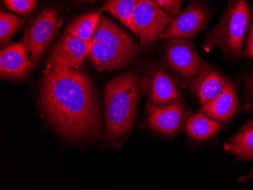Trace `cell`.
I'll list each match as a JSON object with an SVG mask.
<instances>
[{"instance_id": "obj_10", "label": "cell", "mask_w": 253, "mask_h": 190, "mask_svg": "<svg viewBox=\"0 0 253 190\" xmlns=\"http://www.w3.org/2000/svg\"><path fill=\"white\" fill-rule=\"evenodd\" d=\"M60 26L61 21L56 11L49 8L43 10L28 28L23 39L31 53L34 65L41 60Z\"/></svg>"}, {"instance_id": "obj_14", "label": "cell", "mask_w": 253, "mask_h": 190, "mask_svg": "<svg viewBox=\"0 0 253 190\" xmlns=\"http://www.w3.org/2000/svg\"><path fill=\"white\" fill-rule=\"evenodd\" d=\"M239 97L237 88L227 79L222 93L212 101L201 106V112L214 120L226 123L235 116L239 108Z\"/></svg>"}, {"instance_id": "obj_24", "label": "cell", "mask_w": 253, "mask_h": 190, "mask_svg": "<svg viewBox=\"0 0 253 190\" xmlns=\"http://www.w3.org/2000/svg\"><path fill=\"white\" fill-rule=\"evenodd\" d=\"M247 180H252L253 181V169L250 170V174L246 176V177H241L239 180V182H242V181H247Z\"/></svg>"}, {"instance_id": "obj_3", "label": "cell", "mask_w": 253, "mask_h": 190, "mask_svg": "<svg viewBox=\"0 0 253 190\" xmlns=\"http://www.w3.org/2000/svg\"><path fill=\"white\" fill-rule=\"evenodd\" d=\"M89 43L88 59L99 72H112L129 66L140 52V46L134 39L106 16H101Z\"/></svg>"}, {"instance_id": "obj_17", "label": "cell", "mask_w": 253, "mask_h": 190, "mask_svg": "<svg viewBox=\"0 0 253 190\" xmlns=\"http://www.w3.org/2000/svg\"><path fill=\"white\" fill-rule=\"evenodd\" d=\"M140 0H108L100 11L108 12L138 36L133 15Z\"/></svg>"}, {"instance_id": "obj_20", "label": "cell", "mask_w": 253, "mask_h": 190, "mask_svg": "<svg viewBox=\"0 0 253 190\" xmlns=\"http://www.w3.org/2000/svg\"><path fill=\"white\" fill-rule=\"evenodd\" d=\"M3 3L8 9L20 15H27L36 6L37 0H3Z\"/></svg>"}, {"instance_id": "obj_9", "label": "cell", "mask_w": 253, "mask_h": 190, "mask_svg": "<svg viewBox=\"0 0 253 190\" xmlns=\"http://www.w3.org/2000/svg\"><path fill=\"white\" fill-rule=\"evenodd\" d=\"M190 109L183 100L158 106L148 102L146 120L153 131L165 136L178 133L185 125Z\"/></svg>"}, {"instance_id": "obj_1", "label": "cell", "mask_w": 253, "mask_h": 190, "mask_svg": "<svg viewBox=\"0 0 253 190\" xmlns=\"http://www.w3.org/2000/svg\"><path fill=\"white\" fill-rule=\"evenodd\" d=\"M41 105L54 128L74 140H100L102 117L93 82L80 69L44 75Z\"/></svg>"}, {"instance_id": "obj_13", "label": "cell", "mask_w": 253, "mask_h": 190, "mask_svg": "<svg viewBox=\"0 0 253 190\" xmlns=\"http://www.w3.org/2000/svg\"><path fill=\"white\" fill-rule=\"evenodd\" d=\"M28 47L25 42L11 44L1 50L0 75L5 79L21 80L34 69V64L28 59Z\"/></svg>"}, {"instance_id": "obj_8", "label": "cell", "mask_w": 253, "mask_h": 190, "mask_svg": "<svg viewBox=\"0 0 253 190\" xmlns=\"http://www.w3.org/2000/svg\"><path fill=\"white\" fill-rule=\"evenodd\" d=\"M209 11L201 0H192L183 11L172 18L165 31L166 40L183 38L193 39L207 28Z\"/></svg>"}, {"instance_id": "obj_23", "label": "cell", "mask_w": 253, "mask_h": 190, "mask_svg": "<svg viewBox=\"0 0 253 190\" xmlns=\"http://www.w3.org/2000/svg\"><path fill=\"white\" fill-rule=\"evenodd\" d=\"M244 56L253 60V14L250 21V28L248 38L244 51Z\"/></svg>"}, {"instance_id": "obj_22", "label": "cell", "mask_w": 253, "mask_h": 190, "mask_svg": "<svg viewBox=\"0 0 253 190\" xmlns=\"http://www.w3.org/2000/svg\"><path fill=\"white\" fill-rule=\"evenodd\" d=\"M245 86V96L247 104L253 109V73L247 72L243 76Z\"/></svg>"}, {"instance_id": "obj_11", "label": "cell", "mask_w": 253, "mask_h": 190, "mask_svg": "<svg viewBox=\"0 0 253 190\" xmlns=\"http://www.w3.org/2000/svg\"><path fill=\"white\" fill-rule=\"evenodd\" d=\"M89 51V42L65 35L52 50L44 75L55 70L81 69Z\"/></svg>"}, {"instance_id": "obj_12", "label": "cell", "mask_w": 253, "mask_h": 190, "mask_svg": "<svg viewBox=\"0 0 253 190\" xmlns=\"http://www.w3.org/2000/svg\"><path fill=\"white\" fill-rule=\"evenodd\" d=\"M224 75L206 62L199 75L189 85L190 92L200 106H204L219 96L227 83Z\"/></svg>"}, {"instance_id": "obj_4", "label": "cell", "mask_w": 253, "mask_h": 190, "mask_svg": "<svg viewBox=\"0 0 253 190\" xmlns=\"http://www.w3.org/2000/svg\"><path fill=\"white\" fill-rule=\"evenodd\" d=\"M253 14L247 0H230L219 22L206 35L202 49L210 52L217 47L229 59H241Z\"/></svg>"}, {"instance_id": "obj_16", "label": "cell", "mask_w": 253, "mask_h": 190, "mask_svg": "<svg viewBox=\"0 0 253 190\" xmlns=\"http://www.w3.org/2000/svg\"><path fill=\"white\" fill-rule=\"evenodd\" d=\"M223 127V123L214 120L200 111L189 115L183 130L186 135L192 140L202 141L215 135Z\"/></svg>"}, {"instance_id": "obj_18", "label": "cell", "mask_w": 253, "mask_h": 190, "mask_svg": "<svg viewBox=\"0 0 253 190\" xmlns=\"http://www.w3.org/2000/svg\"><path fill=\"white\" fill-rule=\"evenodd\" d=\"M101 16L102 12L100 10L82 15L68 27L65 35L75 37L89 42L94 35Z\"/></svg>"}, {"instance_id": "obj_25", "label": "cell", "mask_w": 253, "mask_h": 190, "mask_svg": "<svg viewBox=\"0 0 253 190\" xmlns=\"http://www.w3.org/2000/svg\"><path fill=\"white\" fill-rule=\"evenodd\" d=\"M77 2H93L95 0H76Z\"/></svg>"}, {"instance_id": "obj_2", "label": "cell", "mask_w": 253, "mask_h": 190, "mask_svg": "<svg viewBox=\"0 0 253 190\" xmlns=\"http://www.w3.org/2000/svg\"><path fill=\"white\" fill-rule=\"evenodd\" d=\"M140 80L135 70L112 79L105 91V139L120 144L134 124L140 98Z\"/></svg>"}, {"instance_id": "obj_21", "label": "cell", "mask_w": 253, "mask_h": 190, "mask_svg": "<svg viewBox=\"0 0 253 190\" xmlns=\"http://www.w3.org/2000/svg\"><path fill=\"white\" fill-rule=\"evenodd\" d=\"M153 5L163 10L170 16H176L180 12L184 0H149Z\"/></svg>"}, {"instance_id": "obj_15", "label": "cell", "mask_w": 253, "mask_h": 190, "mask_svg": "<svg viewBox=\"0 0 253 190\" xmlns=\"http://www.w3.org/2000/svg\"><path fill=\"white\" fill-rule=\"evenodd\" d=\"M224 150L238 161H253V120L246 121L224 143Z\"/></svg>"}, {"instance_id": "obj_19", "label": "cell", "mask_w": 253, "mask_h": 190, "mask_svg": "<svg viewBox=\"0 0 253 190\" xmlns=\"http://www.w3.org/2000/svg\"><path fill=\"white\" fill-rule=\"evenodd\" d=\"M24 25V21L16 15L1 11L0 14V42L3 45L8 42L15 33Z\"/></svg>"}, {"instance_id": "obj_5", "label": "cell", "mask_w": 253, "mask_h": 190, "mask_svg": "<svg viewBox=\"0 0 253 190\" xmlns=\"http://www.w3.org/2000/svg\"><path fill=\"white\" fill-rule=\"evenodd\" d=\"M140 86L149 103L164 106L183 100L186 86L166 69L153 63L146 68L140 80Z\"/></svg>"}, {"instance_id": "obj_7", "label": "cell", "mask_w": 253, "mask_h": 190, "mask_svg": "<svg viewBox=\"0 0 253 190\" xmlns=\"http://www.w3.org/2000/svg\"><path fill=\"white\" fill-rule=\"evenodd\" d=\"M133 21L140 38V47L142 50H147L156 41L163 39L171 16L149 0H140L135 9Z\"/></svg>"}, {"instance_id": "obj_6", "label": "cell", "mask_w": 253, "mask_h": 190, "mask_svg": "<svg viewBox=\"0 0 253 190\" xmlns=\"http://www.w3.org/2000/svg\"><path fill=\"white\" fill-rule=\"evenodd\" d=\"M165 57L169 66L187 86L206 63L195 49L193 42L183 38L168 40L165 48Z\"/></svg>"}]
</instances>
